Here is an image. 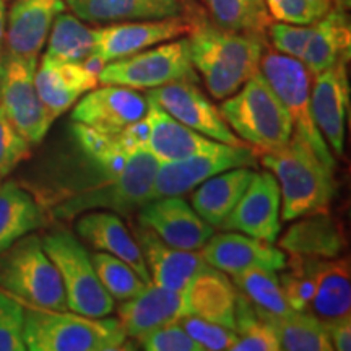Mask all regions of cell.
<instances>
[{"instance_id":"38","label":"cell","mask_w":351,"mask_h":351,"mask_svg":"<svg viewBox=\"0 0 351 351\" xmlns=\"http://www.w3.org/2000/svg\"><path fill=\"white\" fill-rule=\"evenodd\" d=\"M25 307L0 289V351H25Z\"/></svg>"},{"instance_id":"42","label":"cell","mask_w":351,"mask_h":351,"mask_svg":"<svg viewBox=\"0 0 351 351\" xmlns=\"http://www.w3.org/2000/svg\"><path fill=\"white\" fill-rule=\"evenodd\" d=\"M311 32H313L311 25H289L282 23V21L270 23L269 28H267L274 51L300 60L302 52H304L307 39L311 36Z\"/></svg>"},{"instance_id":"39","label":"cell","mask_w":351,"mask_h":351,"mask_svg":"<svg viewBox=\"0 0 351 351\" xmlns=\"http://www.w3.org/2000/svg\"><path fill=\"white\" fill-rule=\"evenodd\" d=\"M184 330L194 339L204 351H223L230 350L236 341V332L231 328L210 322V320L194 317V315H182L178 320Z\"/></svg>"},{"instance_id":"2","label":"cell","mask_w":351,"mask_h":351,"mask_svg":"<svg viewBox=\"0 0 351 351\" xmlns=\"http://www.w3.org/2000/svg\"><path fill=\"white\" fill-rule=\"evenodd\" d=\"M261 163L278 181L282 194V219L328 212L337 195V182L332 166L320 160L309 143L291 134L282 148L263 152Z\"/></svg>"},{"instance_id":"23","label":"cell","mask_w":351,"mask_h":351,"mask_svg":"<svg viewBox=\"0 0 351 351\" xmlns=\"http://www.w3.org/2000/svg\"><path fill=\"white\" fill-rule=\"evenodd\" d=\"M238 288L225 271L205 265L189 283L184 296L186 315H194L234 330Z\"/></svg>"},{"instance_id":"18","label":"cell","mask_w":351,"mask_h":351,"mask_svg":"<svg viewBox=\"0 0 351 351\" xmlns=\"http://www.w3.org/2000/svg\"><path fill=\"white\" fill-rule=\"evenodd\" d=\"M134 238L142 251L152 282L163 288L184 293L192 278L207 265L202 254L171 247L142 225L135 228Z\"/></svg>"},{"instance_id":"17","label":"cell","mask_w":351,"mask_h":351,"mask_svg":"<svg viewBox=\"0 0 351 351\" xmlns=\"http://www.w3.org/2000/svg\"><path fill=\"white\" fill-rule=\"evenodd\" d=\"M200 251L208 265L231 276L252 267L280 271L288 258L282 249L275 247L271 243L238 231H226L221 234L213 232Z\"/></svg>"},{"instance_id":"33","label":"cell","mask_w":351,"mask_h":351,"mask_svg":"<svg viewBox=\"0 0 351 351\" xmlns=\"http://www.w3.org/2000/svg\"><path fill=\"white\" fill-rule=\"evenodd\" d=\"M232 283L263 314L287 315L295 311L285 298L278 271L252 267L232 275Z\"/></svg>"},{"instance_id":"34","label":"cell","mask_w":351,"mask_h":351,"mask_svg":"<svg viewBox=\"0 0 351 351\" xmlns=\"http://www.w3.org/2000/svg\"><path fill=\"white\" fill-rule=\"evenodd\" d=\"M236 341L231 351H278L280 341L270 320L244 295L238 293L234 311Z\"/></svg>"},{"instance_id":"15","label":"cell","mask_w":351,"mask_h":351,"mask_svg":"<svg viewBox=\"0 0 351 351\" xmlns=\"http://www.w3.org/2000/svg\"><path fill=\"white\" fill-rule=\"evenodd\" d=\"M147 111L145 95L129 86L106 85L83 95L73 108L72 121L104 134H117L145 119Z\"/></svg>"},{"instance_id":"31","label":"cell","mask_w":351,"mask_h":351,"mask_svg":"<svg viewBox=\"0 0 351 351\" xmlns=\"http://www.w3.org/2000/svg\"><path fill=\"white\" fill-rule=\"evenodd\" d=\"M263 314V313H262ZM270 320L280 341V350L287 351H330L333 346L324 322L307 311H293L287 315L263 314Z\"/></svg>"},{"instance_id":"20","label":"cell","mask_w":351,"mask_h":351,"mask_svg":"<svg viewBox=\"0 0 351 351\" xmlns=\"http://www.w3.org/2000/svg\"><path fill=\"white\" fill-rule=\"evenodd\" d=\"M64 10V0H15L7 13L3 49L38 59L56 16Z\"/></svg>"},{"instance_id":"6","label":"cell","mask_w":351,"mask_h":351,"mask_svg":"<svg viewBox=\"0 0 351 351\" xmlns=\"http://www.w3.org/2000/svg\"><path fill=\"white\" fill-rule=\"evenodd\" d=\"M41 243L62 280L69 311L88 317H109L116 304L101 285L85 245L64 228L47 231Z\"/></svg>"},{"instance_id":"1","label":"cell","mask_w":351,"mask_h":351,"mask_svg":"<svg viewBox=\"0 0 351 351\" xmlns=\"http://www.w3.org/2000/svg\"><path fill=\"white\" fill-rule=\"evenodd\" d=\"M191 19L187 44L192 65L215 99L230 98L258 72L265 34L230 32L200 15Z\"/></svg>"},{"instance_id":"45","label":"cell","mask_w":351,"mask_h":351,"mask_svg":"<svg viewBox=\"0 0 351 351\" xmlns=\"http://www.w3.org/2000/svg\"><path fill=\"white\" fill-rule=\"evenodd\" d=\"M333 2H337V7L346 8V10L351 7V0H333Z\"/></svg>"},{"instance_id":"8","label":"cell","mask_w":351,"mask_h":351,"mask_svg":"<svg viewBox=\"0 0 351 351\" xmlns=\"http://www.w3.org/2000/svg\"><path fill=\"white\" fill-rule=\"evenodd\" d=\"M103 85L129 86L134 90H153L174 82H197L189 54L187 38L173 39L124 59L112 60L98 73Z\"/></svg>"},{"instance_id":"43","label":"cell","mask_w":351,"mask_h":351,"mask_svg":"<svg viewBox=\"0 0 351 351\" xmlns=\"http://www.w3.org/2000/svg\"><path fill=\"white\" fill-rule=\"evenodd\" d=\"M328 340L333 346V350L350 351L351 350V319L350 315L339 317L324 322Z\"/></svg>"},{"instance_id":"44","label":"cell","mask_w":351,"mask_h":351,"mask_svg":"<svg viewBox=\"0 0 351 351\" xmlns=\"http://www.w3.org/2000/svg\"><path fill=\"white\" fill-rule=\"evenodd\" d=\"M5 26H7V7L5 0H0V52L5 44Z\"/></svg>"},{"instance_id":"21","label":"cell","mask_w":351,"mask_h":351,"mask_svg":"<svg viewBox=\"0 0 351 351\" xmlns=\"http://www.w3.org/2000/svg\"><path fill=\"white\" fill-rule=\"evenodd\" d=\"M75 230L78 236L95 251L116 256L129 263L143 282H152L137 241L130 234L129 228L119 215L109 210H90L80 215Z\"/></svg>"},{"instance_id":"3","label":"cell","mask_w":351,"mask_h":351,"mask_svg":"<svg viewBox=\"0 0 351 351\" xmlns=\"http://www.w3.org/2000/svg\"><path fill=\"white\" fill-rule=\"evenodd\" d=\"M25 307L23 339L29 351H116L129 348L119 319L88 317L73 311Z\"/></svg>"},{"instance_id":"36","label":"cell","mask_w":351,"mask_h":351,"mask_svg":"<svg viewBox=\"0 0 351 351\" xmlns=\"http://www.w3.org/2000/svg\"><path fill=\"white\" fill-rule=\"evenodd\" d=\"M90 257L101 285L114 301L130 300V298L137 296L148 285L140 278L137 271L132 269L129 263L116 256L96 251L90 254Z\"/></svg>"},{"instance_id":"12","label":"cell","mask_w":351,"mask_h":351,"mask_svg":"<svg viewBox=\"0 0 351 351\" xmlns=\"http://www.w3.org/2000/svg\"><path fill=\"white\" fill-rule=\"evenodd\" d=\"M145 96L165 109L176 121L182 122L189 129L199 132L215 142L234 147L244 145L243 140L230 129L212 101L202 93L195 82H174L153 88Z\"/></svg>"},{"instance_id":"11","label":"cell","mask_w":351,"mask_h":351,"mask_svg":"<svg viewBox=\"0 0 351 351\" xmlns=\"http://www.w3.org/2000/svg\"><path fill=\"white\" fill-rule=\"evenodd\" d=\"M192 26L191 15L169 16L160 20H137L109 23L93 29L95 46L88 59H93L101 67L112 60L124 59L156 44L173 41L189 33Z\"/></svg>"},{"instance_id":"24","label":"cell","mask_w":351,"mask_h":351,"mask_svg":"<svg viewBox=\"0 0 351 351\" xmlns=\"http://www.w3.org/2000/svg\"><path fill=\"white\" fill-rule=\"evenodd\" d=\"M145 121L148 125L147 150L155 156L158 163L182 160L195 153L213 150L219 145V142H215L199 132L189 129L182 122L176 121L152 99H148Z\"/></svg>"},{"instance_id":"28","label":"cell","mask_w":351,"mask_h":351,"mask_svg":"<svg viewBox=\"0 0 351 351\" xmlns=\"http://www.w3.org/2000/svg\"><path fill=\"white\" fill-rule=\"evenodd\" d=\"M311 26L313 32L301 57L311 75H319L340 60H350L351 28L345 8L332 7Z\"/></svg>"},{"instance_id":"4","label":"cell","mask_w":351,"mask_h":351,"mask_svg":"<svg viewBox=\"0 0 351 351\" xmlns=\"http://www.w3.org/2000/svg\"><path fill=\"white\" fill-rule=\"evenodd\" d=\"M218 111L243 142L262 153L282 148L291 138V119L261 72L223 101Z\"/></svg>"},{"instance_id":"19","label":"cell","mask_w":351,"mask_h":351,"mask_svg":"<svg viewBox=\"0 0 351 351\" xmlns=\"http://www.w3.org/2000/svg\"><path fill=\"white\" fill-rule=\"evenodd\" d=\"M98 73L83 62H60L44 56L34 73L39 99L54 119L69 111L78 98L98 85Z\"/></svg>"},{"instance_id":"26","label":"cell","mask_w":351,"mask_h":351,"mask_svg":"<svg viewBox=\"0 0 351 351\" xmlns=\"http://www.w3.org/2000/svg\"><path fill=\"white\" fill-rule=\"evenodd\" d=\"M309 261L314 291L307 313L314 314L322 322L350 315L351 276L348 258L309 257Z\"/></svg>"},{"instance_id":"35","label":"cell","mask_w":351,"mask_h":351,"mask_svg":"<svg viewBox=\"0 0 351 351\" xmlns=\"http://www.w3.org/2000/svg\"><path fill=\"white\" fill-rule=\"evenodd\" d=\"M213 23L239 33L265 34L271 23L265 0H207Z\"/></svg>"},{"instance_id":"29","label":"cell","mask_w":351,"mask_h":351,"mask_svg":"<svg viewBox=\"0 0 351 351\" xmlns=\"http://www.w3.org/2000/svg\"><path fill=\"white\" fill-rule=\"evenodd\" d=\"M252 168H232L218 173L197 186L192 194V208L208 225L219 228L254 178Z\"/></svg>"},{"instance_id":"37","label":"cell","mask_w":351,"mask_h":351,"mask_svg":"<svg viewBox=\"0 0 351 351\" xmlns=\"http://www.w3.org/2000/svg\"><path fill=\"white\" fill-rule=\"evenodd\" d=\"M270 19L289 25H313L333 7V0H265Z\"/></svg>"},{"instance_id":"9","label":"cell","mask_w":351,"mask_h":351,"mask_svg":"<svg viewBox=\"0 0 351 351\" xmlns=\"http://www.w3.org/2000/svg\"><path fill=\"white\" fill-rule=\"evenodd\" d=\"M36 67L34 57L0 52V109L32 145L41 143L56 121L39 99Z\"/></svg>"},{"instance_id":"10","label":"cell","mask_w":351,"mask_h":351,"mask_svg":"<svg viewBox=\"0 0 351 351\" xmlns=\"http://www.w3.org/2000/svg\"><path fill=\"white\" fill-rule=\"evenodd\" d=\"M256 166L257 153L252 147L219 143L213 150L158 165L152 189V200L158 197L186 194L223 171L232 168H256Z\"/></svg>"},{"instance_id":"14","label":"cell","mask_w":351,"mask_h":351,"mask_svg":"<svg viewBox=\"0 0 351 351\" xmlns=\"http://www.w3.org/2000/svg\"><path fill=\"white\" fill-rule=\"evenodd\" d=\"M138 225L152 230L171 247L200 251L213 236L208 225L181 195L158 197L138 208Z\"/></svg>"},{"instance_id":"32","label":"cell","mask_w":351,"mask_h":351,"mask_svg":"<svg viewBox=\"0 0 351 351\" xmlns=\"http://www.w3.org/2000/svg\"><path fill=\"white\" fill-rule=\"evenodd\" d=\"M95 46L93 29L73 13L60 12L47 36L46 57L60 62H85Z\"/></svg>"},{"instance_id":"16","label":"cell","mask_w":351,"mask_h":351,"mask_svg":"<svg viewBox=\"0 0 351 351\" xmlns=\"http://www.w3.org/2000/svg\"><path fill=\"white\" fill-rule=\"evenodd\" d=\"M348 60H340L324 70L311 85V112L328 148L337 156H343L346 116L350 108Z\"/></svg>"},{"instance_id":"22","label":"cell","mask_w":351,"mask_h":351,"mask_svg":"<svg viewBox=\"0 0 351 351\" xmlns=\"http://www.w3.org/2000/svg\"><path fill=\"white\" fill-rule=\"evenodd\" d=\"M186 315L182 293L150 282L137 296L121 301L117 319L129 339L137 340L145 333L176 322Z\"/></svg>"},{"instance_id":"27","label":"cell","mask_w":351,"mask_h":351,"mask_svg":"<svg viewBox=\"0 0 351 351\" xmlns=\"http://www.w3.org/2000/svg\"><path fill=\"white\" fill-rule=\"evenodd\" d=\"M73 15L88 23L160 20L186 13L182 0H64Z\"/></svg>"},{"instance_id":"30","label":"cell","mask_w":351,"mask_h":351,"mask_svg":"<svg viewBox=\"0 0 351 351\" xmlns=\"http://www.w3.org/2000/svg\"><path fill=\"white\" fill-rule=\"evenodd\" d=\"M46 210L15 181L0 182V252L47 223Z\"/></svg>"},{"instance_id":"25","label":"cell","mask_w":351,"mask_h":351,"mask_svg":"<svg viewBox=\"0 0 351 351\" xmlns=\"http://www.w3.org/2000/svg\"><path fill=\"white\" fill-rule=\"evenodd\" d=\"M280 238L278 247L289 256L314 258L340 257L345 249V234L340 223L328 212H317L296 218Z\"/></svg>"},{"instance_id":"41","label":"cell","mask_w":351,"mask_h":351,"mask_svg":"<svg viewBox=\"0 0 351 351\" xmlns=\"http://www.w3.org/2000/svg\"><path fill=\"white\" fill-rule=\"evenodd\" d=\"M137 343L147 351H204L178 320L138 337Z\"/></svg>"},{"instance_id":"40","label":"cell","mask_w":351,"mask_h":351,"mask_svg":"<svg viewBox=\"0 0 351 351\" xmlns=\"http://www.w3.org/2000/svg\"><path fill=\"white\" fill-rule=\"evenodd\" d=\"M32 156V143L26 140L0 109V178L8 176Z\"/></svg>"},{"instance_id":"7","label":"cell","mask_w":351,"mask_h":351,"mask_svg":"<svg viewBox=\"0 0 351 351\" xmlns=\"http://www.w3.org/2000/svg\"><path fill=\"white\" fill-rule=\"evenodd\" d=\"M258 72L282 101L291 119L293 134L311 145L324 163L335 168V158L322 134L315 125L311 112V72L300 59L280 54L276 51H263Z\"/></svg>"},{"instance_id":"13","label":"cell","mask_w":351,"mask_h":351,"mask_svg":"<svg viewBox=\"0 0 351 351\" xmlns=\"http://www.w3.org/2000/svg\"><path fill=\"white\" fill-rule=\"evenodd\" d=\"M282 194L271 173H256L221 230L238 231L267 243H276L282 231Z\"/></svg>"},{"instance_id":"5","label":"cell","mask_w":351,"mask_h":351,"mask_svg":"<svg viewBox=\"0 0 351 351\" xmlns=\"http://www.w3.org/2000/svg\"><path fill=\"white\" fill-rule=\"evenodd\" d=\"M0 289L21 304L52 311L69 309L59 271L44 251L41 236L33 232L0 252Z\"/></svg>"}]
</instances>
